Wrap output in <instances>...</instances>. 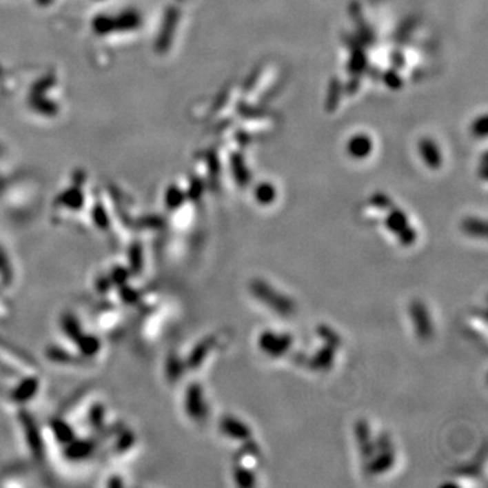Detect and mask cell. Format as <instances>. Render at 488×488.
I'll return each mask as SVG.
<instances>
[{"instance_id": "cell-1", "label": "cell", "mask_w": 488, "mask_h": 488, "mask_svg": "<svg viewBox=\"0 0 488 488\" xmlns=\"http://www.w3.org/2000/svg\"><path fill=\"white\" fill-rule=\"evenodd\" d=\"M385 227L389 232H392L399 238L400 243L409 245L415 242L416 234L414 228L409 225L408 217L403 210L392 209L385 220Z\"/></svg>"}, {"instance_id": "cell-2", "label": "cell", "mask_w": 488, "mask_h": 488, "mask_svg": "<svg viewBox=\"0 0 488 488\" xmlns=\"http://www.w3.org/2000/svg\"><path fill=\"white\" fill-rule=\"evenodd\" d=\"M183 405L185 412L193 420H201L207 414V405L205 403L203 389L199 384H193L187 388Z\"/></svg>"}, {"instance_id": "cell-3", "label": "cell", "mask_w": 488, "mask_h": 488, "mask_svg": "<svg viewBox=\"0 0 488 488\" xmlns=\"http://www.w3.org/2000/svg\"><path fill=\"white\" fill-rule=\"evenodd\" d=\"M290 343H292V338L289 335L277 334L273 331H267L262 334V336L259 338V349H262L266 354L273 357L284 356L289 350Z\"/></svg>"}, {"instance_id": "cell-4", "label": "cell", "mask_w": 488, "mask_h": 488, "mask_svg": "<svg viewBox=\"0 0 488 488\" xmlns=\"http://www.w3.org/2000/svg\"><path fill=\"white\" fill-rule=\"evenodd\" d=\"M40 387L39 377L28 376L22 378L12 389H10V399L15 403H26L37 396Z\"/></svg>"}, {"instance_id": "cell-5", "label": "cell", "mask_w": 488, "mask_h": 488, "mask_svg": "<svg viewBox=\"0 0 488 488\" xmlns=\"http://www.w3.org/2000/svg\"><path fill=\"white\" fill-rule=\"evenodd\" d=\"M418 151L425 164L431 170H438L443 165V155L437 143L430 137L420 139Z\"/></svg>"}, {"instance_id": "cell-6", "label": "cell", "mask_w": 488, "mask_h": 488, "mask_svg": "<svg viewBox=\"0 0 488 488\" xmlns=\"http://www.w3.org/2000/svg\"><path fill=\"white\" fill-rule=\"evenodd\" d=\"M254 294L258 296L259 300L266 301V303H272L269 304L270 308H273L274 311L278 312H290L292 311V304L285 298L284 296L281 297L280 294H270V289L267 285L263 284V281H259L258 284L254 285Z\"/></svg>"}, {"instance_id": "cell-7", "label": "cell", "mask_w": 488, "mask_h": 488, "mask_svg": "<svg viewBox=\"0 0 488 488\" xmlns=\"http://www.w3.org/2000/svg\"><path fill=\"white\" fill-rule=\"evenodd\" d=\"M346 150L353 159H365L373 151L372 137L365 133H357L349 139Z\"/></svg>"}, {"instance_id": "cell-8", "label": "cell", "mask_w": 488, "mask_h": 488, "mask_svg": "<svg viewBox=\"0 0 488 488\" xmlns=\"http://www.w3.org/2000/svg\"><path fill=\"white\" fill-rule=\"evenodd\" d=\"M409 314L414 318L415 329H416V334L419 335V338H423V339L430 338V335L433 332V327H431L430 315H429L427 309L425 308V305H422L419 303L411 305Z\"/></svg>"}, {"instance_id": "cell-9", "label": "cell", "mask_w": 488, "mask_h": 488, "mask_svg": "<svg viewBox=\"0 0 488 488\" xmlns=\"http://www.w3.org/2000/svg\"><path fill=\"white\" fill-rule=\"evenodd\" d=\"M221 430L227 437H231L234 440H245L251 436L250 429L244 425L243 422L232 416H227L221 422Z\"/></svg>"}, {"instance_id": "cell-10", "label": "cell", "mask_w": 488, "mask_h": 488, "mask_svg": "<svg viewBox=\"0 0 488 488\" xmlns=\"http://www.w3.org/2000/svg\"><path fill=\"white\" fill-rule=\"evenodd\" d=\"M254 196H255V200L258 201V203L270 205V203H274L277 199V190L272 183L262 182V183H258V186L255 187Z\"/></svg>"}, {"instance_id": "cell-11", "label": "cell", "mask_w": 488, "mask_h": 488, "mask_svg": "<svg viewBox=\"0 0 488 488\" xmlns=\"http://www.w3.org/2000/svg\"><path fill=\"white\" fill-rule=\"evenodd\" d=\"M231 163H232L234 176H235L236 182L239 183V186L243 187L248 183V181L251 179V176L248 174V170H247V165L244 163L243 156L241 154H235V155H232Z\"/></svg>"}, {"instance_id": "cell-12", "label": "cell", "mask_w": 488, "mask_h": 488, "mask_svg": "<svg viewBox=\"0 0 488 488\" xmlns=\"http://www.w3.org/2000/svg\"><path fill=\"white\" fill-rule=\"evenodd\" d=\"M367 59H366L365 52L361 46H357L352 52V57L347 65V70L352 75H360L366 68Z\"/></svg>"}, {"instance_id": "cell-13", "label": "cell", "mask_w": 488, "mask_h": 488, "mask_svg": "<svg viewBox=\"0 0 488 488\" xmlns=\"http://www.w3.org/2000/svg\"><path fill=\"white\" fill-rule=\"evenodd\" d=\"M462 228L465 232L475 235V236L479 234H482V236L486 235V224H485V221H482L479 218H467L462 223Z\"/></svg>"}, {"instance_id": "cell-14", "label": "cell", "mask_w": 488, "mask_h": 488, "mask_svg": "<svg viewBox=\"0 0 488 488\" xmlns=\"http://www.w3.org/2000/svg\"><path fill=\"white\" fill-rule=\"evenodd\" d=\"M339 96H340V83L338 79H334L329 84V90H328V98H327V110L332 112L334 108L338 105L339 102Z\"/></svg>"}, {"instance_id": "cell-15", "label": "cell", "mask_w": 488, "mask_h": 488, "mask_svg": "<svg viewBox=\"0 0 488 488\" xmlns=\"http://www.w3.org/2000/svg\"><path fill=\"white\" fill-rule=\"evenodd\" d=\"M472 134L478 139H485L487 136V116H480L474 121Z\"/></svg>"}, {"instance_id": "cell-16", "label": "cell", "mask_w": 488, "mask_h": 488, "mask_svg": "<svg viewBox=\"0 0 488 488\" xmlns=\"http://www.w3.org/2000/svg\"><path fill=\"white\" fill-rule=\"evenodd\" d=\"M383 79H384V83H385L391 90H399V88L402 87V84H403L402 78L399 77V74H398L395 70H388V71L384 74Z\"/></svg>"}, {"instance_id": "cell-17", "label": "cell", "mask_w": 488, "mask_h": 488, "mask_svg": "<svg viewBox=\"0 0 488 488\" xmlns=\"http://www.w3.org/2000/svg\"><path fill=\"white\" fill-rule=\"evenodd\" d=\"M353 17H354V21L357 23V26H360L361 29V34H363V40L372 41L373 40V34L370 32V29L366 26L365 21L363 18V14L360 10H353Z\"/></svg>"}]
</instances>
